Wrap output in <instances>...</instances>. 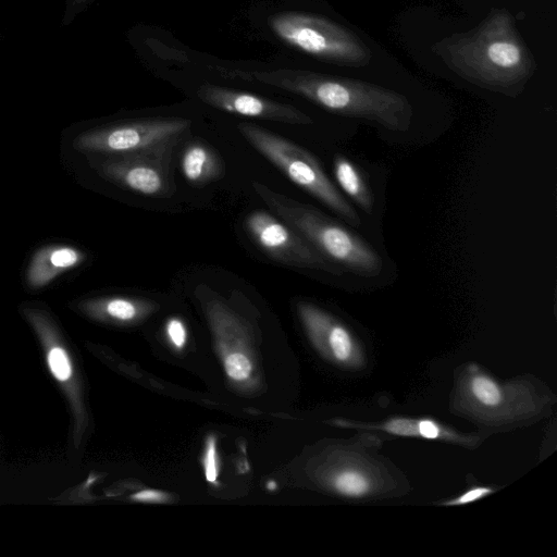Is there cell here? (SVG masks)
I'll return each instance as SVG.
<instances>
[{
    "mask_svg": "<svg viewBox=\"0 0 557 557\" xmlns=\"http://www.w3.org/2000/svg\"><path fill=\"white\" fill-rule=\"evenodd\" d=\"M237 129L260 154L280 169L293 183L317 198L352 226L361 219L324 173L308 150L253 123H239Z\"/></svg>",
    "mask_w": 557,
    "mask_h": 557,
    "instance_id": "5",
    "label": "cell"
},
{
    "mask_svg": "<svg viewBox=\"0 0 557 557\" xmlns=\"http://www.w3.org/2000/svg\"><path fill=\"white\" fill-rule=\"evenodd\" d=\"M268 24L280 40L323 62L362 69L373 61L369 44L354 29L330 17L284 11L270 15Z\"/></svg>",
    "mask_w": 557,
    "mask_h": 557,
    "instance_id": "4",
    "label": "cell"
},
{
    "mask_svg": "<svg viewBox=\"0 0 557 557\" xmlns=\"http://www.w3.org/2000/svg\"><path fill=\"white\" fill-rule=\"evenodd\" d=\"M298 95L339 115L375 123L394 132L410 127L413 110L406 96L373 83L297 69L226 71Z\"/></svg>",
    "mask_w": 557,
    "mask_h": 557,
    "instance_id": "2",
    "label": "cell"
},
{
    "mask_svg": "<svg viewBox=\"0 0 557 557\" xmlns=\"http://www.w3.org/2000/svg\"><path fill=\"white\" fill-rule=\"evenodd\" d=\"M172 147L117 154L103 160L97 171L110 182L146 196L170 191L169 160Z\"/></svg>",
    "mask_w": 557,
    "mask_h": 557,
    "instance_id": "8",
    "label": "cell"
},
{
    "mask_svg": "<svg viewBox=\"0 0 557 557\" xmlns=\"http://www.w3.org/2000/svg\"><path fill=\"white\" fill-rule=\"evenodd\" d=\"M48 363L58 380L65 381L71 376V364L62 348L54 347L49 351Z\"/></svg>",
    "mask_w": 557,
    "mask_h": 557,
    "instance_id": "19",
    "label": "cell"
},
{
    "mask_svg": "<svg viewBox=\"0 0 557 557\" xmlns=\"http://www.w3.org/2000/svg\"><path fill=\"white\" fill-rule=\"evenodd\" d=\"M205 475L208 482H215L218 478L216 451L214 441L210 438L203 458Z\"/></svg>",
    "mask_w": 557,
    "mask_h": 557,
    "instance_id": "21",
    "label": "cell"
},
{
    "mask_svg": "<svg viewBox=\"0 0 557 557\" xmlns=\"http://www.w3.org/2000/svg\"><path fill=\"white\" fill-rule=\"evenodd\" d=\"M335 181L339 188L360 209L371 213L373 210V198L359 169L348 158L337 154L333 162Z\"/></svg>",
    "mask_w": 557,
    "mask_h": 557,
    "instance_id": "13",
    "label": "cell"
},
{
    "mask_svg": "<svg viewBox=\"0 0 557 557\" xmlns=\"http://www.w3.org/2000/svg\"><path fill=\"white\" fill-rule=\"evenodd\" d=\"M252 188L267 207L298 232L323 258L338 269L373 277L381 273L380 253L362 237L318 209L280 194L260 182Z\"/></svg>",
    "mask_w": 557,
    "mask_h": 557,
    "instance_id": "3",
    "label": "cell"
},
{
    "mask_svg": "<svg viewBox=\"0 0 557 557\" xmlns=\"http://www.w3.org/2000/svg\"><path fill=\"white\" fill-rule=\"evenodd\" d=\"M84 307L95 314L129 322L147 313L152 304L143 299L115 296L88 300Z\"/></svg>",
    "mask_w": 557,
    "mask_h": 557,
    "instance_id": "14",
    "label": "cell"
},
{
    "mask_svg": "<svg viewBox=\"0 0 557 557\" xmlns=\"http://www.w3.org/2000/svg\"><path fill=\"white\" fill-rule=\"evenodd\" d=\"M245 227L252 240L281 263L331 274L342 273L292 226L267 211H251L245 219Z\"/></svg>",
    "mask_w": 557,
    "mask_h": 557,
    "instance_id": "7",
    "label": "cell"
},
{
    "mask_svg": "<svg viewBox=\"0 0 557 557\" xmlns=\"http://www.w3.org/2000/svg\"><path fill=\"white\" fill-rule=\"evenodd\" d=\"M227 375L234 381H244L251 373V362L243 354L234 352L226 357L224 362Z\"/></svg>",
    "mask_w": 557,
    "mask_h": 557,
    "instance_id": "18",
    "label": "cell"
},
{
    "mask_svg": "<svg viewBox=\"0 0 557 557\" xmlns=\"http://www.w3.org/2000/svg\"><path fill=\"white\" fill-rule=\"evenodd\" d=\"M85 259V253L73 246H45L29 261L26 271L27 284L33 288L44 287L62 273L79 265Z\"/></svg>",
    "mask_w": 557,
    "mask_h": 557,
    "instance_id": "11",
    "label": "cell"
},
{
    "mask_svg": "<svg viewBox=\"0 0 557 557\" xmlns=\"http://www.w3.org/2000/svg\"><path fill=\"white\" fill-rule=\"evenodd\" d=\"M197 97L206 104L236 115L295 125L312 124V119L299 109L259 95L205 83Z\"/></svg>",
    "mask_w": 557,
    "mask_h": 557,
    "instance_id": "9",
    "label": "cell"
},
{
    "mask_svg": "<svg viewBox=\"0 0 557 557\" xmlns=\"http://www.w3.org/2000/svg\"><path fill=\"white\" fill-rule=\"evenodd\" d=\"M91 0H69L67 2V7H66V14L74 10V9H79L82 8L83 5L89 3ZM65 14V15H66Z\"/></svg>",
    "mask_w": 557,
    "mask_h": 557,
    "instance_id": "24",
    "label": "cell"
},
{
    "mask_svg": "<svg viewBox=\"0 0 557 557\" xmlns=\"http://www.w3.org/2000/svg\"><path fill=\"white\" fill-rule=\"evenodd\" d=\"M182 172L194 184H206L216 178L221 172V162L215 153L205 144L194 141L183 151Z\"/></svg>",
    "mask_w": 557,
    "mask_h": 557,
    "instance_id": "12",
    "label": "cell"
},
{
    "mask_svg": "<svg viewBox=\"0 0 557 557\" xmlns=\"http://www.w3.org/2000/svg\"><path fill=\"white\" fill-rule=\"evenodd\" d=\"M182 117L131 121L85 132L74 139L75 149L110 156L171 147L190 127Z\"/></svg>",
    "mask_w": 557,
    "mask_h": 557,
    "instance_id": "6",
    "label": "cell"
},
{
    "mask_svg": "<svg viewBox=\"0 0 557 557\" xmlns=\"http://www.w3.org/2000/svg\"><path fill=\"white\" fill-rule=\"evenodd\" d=\"M493 492L494 491L490 487H483V486L473 487V488L467 491L466 493L461 494L460 496L446 502L445 505L446 506L465 505V504L481 499L484 496H486Z\"/></svg>",
    "mask_w": 557,
    "mask_h": 557,
    "instance_id": "22",
    "label": "cell"
},
{
    "mask_svg": "<svg viewBox=\"0 0 557 557\" xmlns=\"http://www.w3.org/2000/svg\"><path fill=\"white\" fill-rule=\"evenodd\" d=\"M335 490L345 496L360 497L370 490V481L362 472L347 469L338 472L333 481Z\"/></svg>",
    "mask_w": 557,
    "mask_h": 557,
    "instance_id": "16",
    "label": "cell"
},
{
    "mask_svg": "<svg viewBox=\"0 0 557 557\" xmlns=\"http://www.w3.org/2000/svg\"><path fill=\"white\" fill-rule=\"evenodd\" d=\"M134 498L141 502H152V503H159L163 502L165 496L157 491L152 490H146L140 491L139 493L134 495Z\"/></svg>",
    "mask_w": 557,
    "mask_h": 557,
    "instance_id": "23",
    "label": "cell"
},
{
    "mask_svg": "<svg viewBox=\"0 0 557 557\" xmlns=\"http://www.w3.org/2000/svg\"><path fill=\"white\" fill-rule=\"evenodd\" d=\"M435 52L465 79L502 92L522 87L536 70L513 16L505 9L493 10L469 32L442 39Z\"/></svg>",
    "mask_w": 557,
    "mask_h": 557,
    "instance_id": "1",
    "label": "cell"
},
{
    "mask_svg": "<svg viewBox=\"0 0 557 557\" xmlns=\"http://www.w3.org/2000/svg\"><path fill=\"white\" fill-rule=\"evenodd\" d=\"M166 335L176 348H182L186 343V329L184 323L177 318H171L165 325Z\"/></svg>",
    "mask_w": 557,
    "mask_h": 557,
    "instance_id": "20",
    "label": "cell"
},
{
    "mask_svg": "<svg viewBox=\"0 0 557 557\" xmlns=\"http://www.w3.org/2000/svg\"><path fill=\"white\" fill-rule=\"evenodd\" d=\"M383 430L400 436H419L429 440L453 438V435L432 420H411L397 418L382 425L367 426Z\"/></svg>",
    "mask_w": 557,
    "mask_h": 557,
    "instance_id": "15",
    "label": "cell"
},
{
    "mask_svg": "<svg viewBox=\"0 0 557 557\" xmlns=\"http://www.w3.org/2000/svg\"><path fill=\"white\" fill-rule=\"evenodd\" d=\"M471 392L478 401L487 407L497 406L502 400L498 385L488 376L479 374L471 381Z\"/></svg>",
    "mask_w": 557,
    "mask_h": 557,
    "instance_id": "17",
    "label": "cell"
},
{
    "mask_svg": "<svg viewBox=\"0 0 557 557\" xmlns=\"http://www.w3.org/2000/svg\"><path fill=\"white\" fill-rule=\"evenodd\" d=\"M298 311L308 334L319 347L327 348L338 362L352 366L359 362V346L345 325L309 302H299Z\"/></svg>",
    "mask_w": 557,
    "mask_h": 557,
    "instance_id": "10",
    "label": "cell"
}]
</instances>
